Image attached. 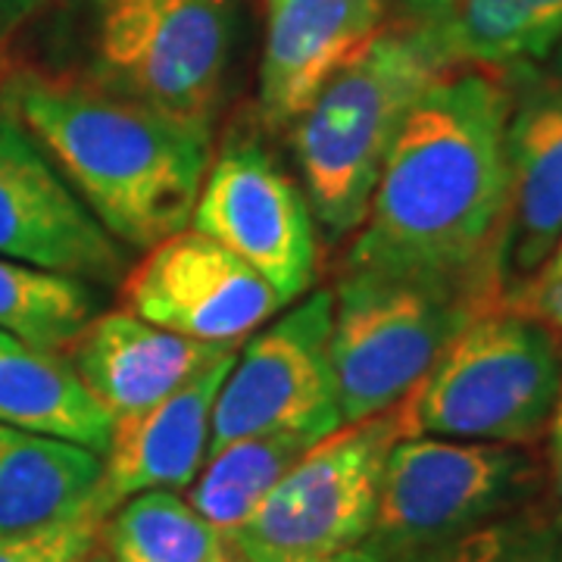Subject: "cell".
I'll return each mask as SVG.
<instances>
[{"label":"cell","mask_w":562,"mask_h":562,"mask_svg":"<svg viewBox=\"0 0 562 562\" xmlns=\"http://www.w3.org/2000/svg\"><path fill=\"white\" fill-rule=\"evenodd\" d=\"M509 72L447 69L406 113L341 272L479 281L497 294ZM503 301V297H501Z\"/></svg>","instance_id":"1"},{"label":"cell","mask_w":562,"mask_h":562,"mask_svg":"<svg viewBox=\"0 0 562 562\" xmlns=\"http://www.w3.org/2000/svg\"><path fill=\"white\" fill-rule=\"evenodd\" d=\"M0 103L122 247L150 250L188 228L213 160V125L35 69L3 81Z\"/></svg>","instance_id":"2"},{"label":"cell","mask_w":562,"mask_h":562,"mask_svg":"<svg viewBox=\"0 0 562 562\" xmlns=\"http://www.w3.org/2000/svg\"><path fill=\"white\" fill-rule=\"evenodd\" d=\"M443 72L447 66L409 29L391 25L288 125L303 194L328 238L360 228L397 128Z\"/></svg>","instance_id":"3"},{"label":"cell","mask_w":562,"mask_h":562,"mask_svg":"<svg viewBox=\"0 0 562 562\" xmlns=\"http://www.w3.org/2000/svg\"><path fill=\"white\" fill-rule=\"evenodd\" d=\"M560 397L557 331L509 303H494L403 397V438L528 447L547 431Z\"/></svg>","instance_id":"4"},{"label":"cell","mask_w":562,"mask_h":562,"mask_svg":"<svg viewBox=\"0 0 562 562\" xmlns=\"http://www.w3.org/2000/svg\"><path fill=\"white\" fill-rule=\"evenodd\" d=\"M503 303L479 281L341 272L328 357L344 425L394 409L482 310Z\"/></svg>","instance_id":"5"},{"label":"cell","mask_w":562,"mask_h":562,"mask_svg":"<svg viewBox=\"0 0 562 562\" xmlns=\"http://www.w3.org/2000/svg\"><path fill=\"white\" fill-rule=\"evenodd\" d=\"M232 41V0H91L85 79L166 116L213 125Z\"/></svg>","instance_id":"6"},{"label":"cell","mask_w":562,"mask_h":562,"mask_svg":"<svg viewBox=\"0 0 562 562\" xmlns=\"http://www.w3.org/2000/svg\"><path fill=\"white\" fill-rule=\"evenodd\" d=\"M541 487L543 469L528 447L401 438L384 460L369 543L394 562L541 497Z\"/></svg>","instance_id":"7"},{"label":"cell","mask_w":562,"mask_h":562,"mask_svg":"<svg viewBox=\"0 0 562 562\" xmlns=\"http://www.w3.org/2000/svg\"><path fill=\"white\" fill-rule=\"evenodd\" d=\"M403 438L401 403L313 443L228 535L241 562H301L369 541L387 450Z\"/></svg>","instance_id":"8"},{"label":"cell","mask_w":562,"mask_h":562,"mask_svg":"<svg viewBox=\"0 0 562 562\" xmlns=\"http://www.w3.org/2000/svg\"><path fill=\"white\" fill-rule=\"evenodd\" d=\"M188 225L247 262L284 306L316 284L319 222L257 132L235 128L222 138Z\"/></svg>","instance_id":"9"},{"label":"cell","mask_w":562,"mask_h":562,"mask_svg":"<svg viewBox=\"0 0 562 562\" xmlns=\"http://www.w3.org/2000/svg\"><path fill=\"white\" fill-rule=\"evenodd\" d=\"M331 291L303 294L238 347L213 403L210 453L269 431L328 438L344 425L328 357Z\"/></svg>","instance_id":"10"},{"label":"cell","mask_w":562,"mask_h":562,"mask_svg":"<svg viewBox=\"0 0 562 562\" xmlns=\"http://www.w3.org/2000/svg\"><path fill=\"white\" fill-rule=\"evenodd\" d=\"M120 297L150 325L206 344H241L284 310L269 281L191 225L125 269Z\"/></svg>","instance_id":"11"},{"label":"cell","mask_w":562,"mask_h":562,"mask_svg":"<svg viewBox=\"0 0 562 562\" xmlns=\"http://www.w3.org/2000/svg\"><path fill=\"white\" fill-rule=\"evenodd\" d=\"M0 257L76 276L122 281L125 250L85 206L22 122L0 103Z\"/></svg>","instance_id":"12"},{"label":"cell","mask_w":562,"mask_h":562,"mask_svg":"<svg viewBox=\"0 0 562 562\" xmlns=\"http://www.w3.org/2000/svg\"><path fill=\"white\" fill-rule=\"evenodd\" d=\"M506 220L497 244V288L513 301L550 260L562 235V60L509 69Z\"/></svg>","instance_id":"13"},{"label":"cell","mask_w":562,"mask_h":562,"mask_svg":"<svg viewBox=\"0 0 562 562\" xmlns=\"http://www.w3.org/2000/svg\"><path fill=\"white\" fill-rule=\"evenodd\" d=\"M387 0H266L257 120L288 132L322 85L382 32Z\"/></svg>","instance_id":"14"},{"label":"cell","mask_w":562,"mask_h":562,"mask_svg":"<svg viewBox=\"0 0 562 562\" xmlns=\"http://www.w3.org/2000/svg\"><path fill=\"white\" fill-rule=\"evenodd\" d=\"M238 347L184 338L120 306L88 322L66 360L116 422L176 394Z\"/></svg>","instance_id":"15"},{"label":"cell","mask_w":562,"mask_h":562,"mask_svg":"<svg viewBox=\"0 0 562 562\" xmlns=\"http://www.w3.org/2000/svg\"><path fill=\"white\" fill-rule=\"evenodd\" d=\"M238 350L160 403L113 422L101 453V503L113 513L144 491H188L210 457L213 403Z\"/></svg>","instance_id":"16"},{"label":"cell","mask_w":562,"mask_h":562,"mask_svg":"<svg viewBox=\"0 0 562 562\" xmlns=\"http://www.w3.org/2000/svg\"><path fill=\"white\" fill-rule=\"evenodd\" d=\"M447 69L509 72L562 44V0H391Z\"/></svg>","instance_id":"17"},{"label":"cell","mask_w":562,"mask_h":562,"mask_svg":"<svg viewBox=\"0 0 562 562\" xmlns=\"http://www.w3.org/2000/svg\"><path fill=\"white\" fill-rule=\"evenodd\" d=\"M101 453L0 425V535L57 522L101 501Z\"/></svg>","instance_id":"18"},{"label":"cell","mask_w":562,"mask_h":562,"mask_svg":"<svg viewBox=\"0 0 562 562\" xmlns=\"http://www.w3.org/2000/svg\"><path fill=\"white\" fill-rule=\"evenodd\" d=\"M0 425L103 453L113 416L63 353H44L0 331Z\"/></svg>","instance_id":"19"},{"label":"cell","mask_w":562,"mask_h":562,"mask_svg":"<svg viewBox=\"0 0 562 562\" xmlns=\"http://www.w3.org/2000/svg\"><path fill=\"white\" fill-rule=\"evenodd\" d=\"M322 438L306 431H269L225 443L210 453L188 487V503L228 541L281 475Z\"/></svg>","instance_id":"20"},{"label":"cell","mask_w":562,"mask_h":562,"mask_svg":"<svg viewBox=\"0 0 562 562\" xmlns=\"http://www.w3.org/2000/svg\"><path fill=\"white\" fill-rule=\"evenodd\" d=\"M103 562H220L228 543L176 491L122 501L103 525Z\"/></svg>","instance_id":"21"},{"label":"cell","mask_w":562,"mask_h":562,"mask_svg":"<svg viewBox=\"0 0 562 562\" xmlns=\"http://www.w3.org/2000/svg\"><path fill=\"white\" fill-rule=\"evenodd\" d=\"M101 313L88 281L0 257V331L44 353H69Z\"/></svg>","instance_id":"22"},{"label":"cell","mask_w":562,"mask_h":562,"mask_svg":"<svg viewBox=\"0 0 562 562\" xmlns=\"http://www.w3.org/2000/svg\"><path fill=\"white\" fill-rule=\"evenodd\" d=\"M394 562H562V513L543 497Z\"/></svg>","instance_id":"23"},{"label":"cell","mask_w":562,"mask_h":562,"mask_svg":"<svg viewBox=\"0 0 562 562\" xmlns=\"http://www.w3.org/2000/svg\"><path fill=\"white\" fill-rule=\"evenodd\" d=\"M106 516L98 501L57 522L0 535V562H91L101 557Z\"/></svg>","instance_id":"24"},{"label":"cell","mask_w":562,"mask_h":562,"mask_svg":"<svg viewBox=\"0 0 562 562\" xmlns=\"http://www.w3.org/2000/svg\"><path fill=\"white\" fill-rule=\"evenodd\" d=\"M506 303L528 313L531 319L543 322L550 331L562 335V279L550 281V284H531V288H525L522 294H516L513 301Z\"/></svg>","instance_id":"25"},{"label":"cell","mask_w":562,"mask_h":562,"mask_svg":"<svg viewBox=\"0 0 562 562\" xmlns=\"http://www.w3.org/2000/svg\"><path fill=\"white\" fill-rule=\"evenodd\" d=\"M543 435H547V472H550V484H553V503L562 513V397Z\"/></svg>","instance_id":"26"},{"label":"cell","mask_w":562,"mask_h":562,"mask_svg":"<svg viewBox=\"0 0 562 562\" xmlns=\"http://www.w3.org/2000/svg\"><path fill=\"white\" fill-rule=\"evenodd\" d=\"M47 0H0V41L10 38L20 25L32 20Z\"/></svg>","instance_id":"27"},{"label":"cell","mask_w":562,"mask_h":562,"mask_svg":"<svg viewBox=\"0 0 562 562\" xmlns=\"http://www.w3.org/2000/svg\"><path fill=\"white\" fill-rule=\"evenodd\" d=\"M301 562H387L372 547L369 541L357 543V547H344V550H335V553H325V557H313V560H301Z\"/></svg>","instance_id":"28"},{"label":"cell","mask_w":562,"mask_h":562,"mask_svg":"<svg viewBox=\"0 0 562 562\" xmlns=\"http://www.w3.org/2000/svg\"><path fill=\"white\" fill-rule=\"evenodd\" d=\"M562 279V235L557 247H553V254H550V260L543 262V269L531 279V284H550V281H560ZM528 284V288H531Z\"/></svg>","instance_id":"29"},{"label":"cell","mask_w":562,"mask_h":562,"mask_svg":"<svg viewBox=\"0 0 562 562\" xmlns=\"http://www.w3.org/2000/svg\"><path fill=\"white\" fill-rule=\"evenodd\" d=\"M91 562H101V560H98V557H94V560H91Z\"/></svg>","instance_id":"30"},{"label":"cell","mask_w":562,"mask_h":562,"mask_svg":"<svg viewBox=\"0 0 562 562\" xmlns=\"http://www.w3.org/2000/svg\"><path fill=\"white\" fill-rule=\"evenodd\" d=\"M560 353H562V344H560Z\"/></svg>","instance_id":"31"}]
</instances>
